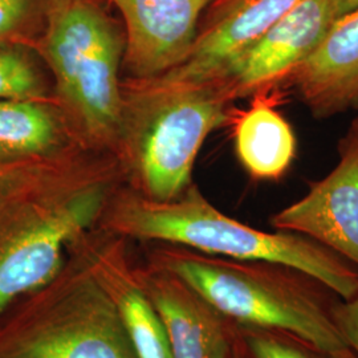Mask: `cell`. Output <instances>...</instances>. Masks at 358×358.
<instances>
[{
  "mask_svg": "<svg viewBox=\"0 0 358 358\" xmlns=\"http://www.w3.org/2000/svg\"><path fill=\"white\" fill-rule=\"evenodd\" d=\"M110 176L108 167L53 157L0 195V317L59 275L65 248L103 217Z\"/></svg>",
  "mask_w": 358,
  "mask_h": 358,
  "instance_id": "6da1fadb",
  "label": "cell"
},
{
  "mask_svg": "<svg viewBox=\"0 0 358 358\" xmlns=\"http://www.w3.org/2000/svg\"><path fill=\"white\" fill-rule=\"evenodd\" d=\"M103 229L141 241L182 245L206 255L267 262L299 271L349 300L358 294V271L341 256L292 232H266L227 217L190 185L178 198L155 201L122 192L110 198Z\"/></svg>",
  "mask_w": 358,
  "mask_h": 358,
  "instance_id": "7a4b0ae2",
  "label": "cell"
},
{
  "mask_svg": "<svg viewBox=\"0 0 358 358\" xmlns=\"http://www.w3.org/2000/svg\"><path fill=\"white\" fill-rule=\"evenodd\" d=\"M152 267L186 282L230 320L285 334L327 358H356L310 278L280 264L162 250ZM313 280V279H312Z\"/></svg>",
  "mask_w": 358,
  "mask_h": 358,
  "instance_id": "3957f363",
  "label": "cell"
},
{
  "mask_svg": "<svg viewBox=\"0 0 358 358\" xmlns=\"http://www.w3.org/2000/svg\"><path fill=\"white\" fill-rule=\"evenodd\" d=\"M217 83H177L161 77L122 84L117 143L142 194L155 201L178 198L192 185V167L213 130L234 109Z\"/></svg>",
  "mask_w": 358,
  "mask_h": 358,
  "instance_id": "277c9868",
  "label": "cell"
},
{
  "mask_svg": "<svg viewBox=\"0 0 358 358\" xmlns=\"http://www.w3.org/2000/svg\"><path fill=\"white\" fill-rule=\"evenodd\" d=\"M35 51L50 66L59 101L92 146L117 143L125 32L97 0H48Z\"/></svg>",
  "mask_w": 358,
  "mask_h": 358,
  "instance_id": "5b68a950",
  "label": "cell"
},
{
  "mask_svg": "<svg viewBox=\"0 0 358 358\" xmlns=\"http://www.w3.org/2000/svg\"><path fill=\"white\" fill-rule=\"evenodd\" d=\"M0 358H137L88 251L38 291Z\"/></svg>",
  "mask_w": 358,
  "mask_h": 358,
  "instance_id": "8992f818",
  "label": "cell"
},
{
  "mask_svg": "<svg viewBox=\"0 0 358 358\" xmlns=\"http://www.w3.org/2000/svg\"><path fill=\"white\" fill-rule=\"evenodd\" d=\"M336 19L334 0H303L251 44L219 83L232 101L285 92L289 77L319 47Z\"/></svg>",
  "mask_w": 358,
  "mask_h": 358,
  "instance_id": "52a82bcc",
  "label": "cell"
},
{
  "mask_svg": "<svg viewBox=\"0 0 358 358\" xmlns=\"http://www.w3.org/2000/svg\"><path fill=\"white\" fill-rule=\"evenodd\" d=\"M303 0H214L182 62L158 77L177 83L219 81L251 44Z\"/></svg>",
  "mask_w": 358,
  "mask_h": 358,
  "instance_id": "ba28073f",
  "label": "cell"
},
{
  "mask_svg": "<svg viewBox=\"0 0 358 358\" xmlns=\"http://www.w3.org/2000/svg\"><path fill=\"white\" fill-rule=\"evenodd\" d=\"M271 224L320 244L358 267V143L344 138L340 161L313 182L297 202L276 213Z\"/></svg>",
  "mask_w": 358,
  "mask_h": 358,
  "instance_id": "9c48e42d",
  "label": "cell"
},
{
  "mask_svg": "<svg viewBox=\"0 0 358 358\" xmlns=\"http://www.w3.org/2000/svg\"><path fill=\"white\" fill-rule=\"evenodd\" d=\"M122 17L124 63L133 78H149L178 65L192 47L214 0H108Z\"/></svg>",
  "mask_w": 358,
  "mask_h": 358,
  "instance_id": "30bf717a",
  "label": "cell"
},
{
  "mask_svg": "<svg viewBox=\"0 0 358 358\" xmlns=\"http://www.w3.org/2000/svg\"><path fill=\"white\" fill-rule=\"evenodd\" d=\"M136 276L165 325L173 358L230 356L224 317L186 282L153 267L136 271Z\"/></svg>",
  "mask_w": 358,
  "mask_h": 358,
  "instance_id": "8fae6325",
  "label": "cell"
},
{
  "mask_svg": "<svg viewBox=\"0 0 358 358\" xmlns=\"http://www.w3.org/2000/svg\"><path fill=\"white\" fill-rule=\"evenodd\" d=\"M289 90L316 118L358 109V10L334 20L319 47L289 77Z\"/></svg>",
  "mask_w": 358,
  "mask_h": 358,
  "instance_id": "7c38bea8",
  "label": "cell"
},
{
  "mask_svg": "<svg viewBox=\"0 0 358 358\" xmlns=\"http://www.w3.org/2000/svg\"><path fill=\"white\" fill-rule=\"evenodd\" d=\"M92 266L110 294L137 358H173L165 325L129 267L118 244L88 251Z\"/></svg>",
  "mask_w": 358,
  "mask_h": 358,
  "instance_id": "4fadbf2b",
  "label": "cell"
},
{
  "mask_svg": "<svg viewBox=\"0 0 358 358\" xmlns=\"http://www.w3.org/2000/svg\"><path fill=\"white\" fill-rule=\"evenodd\" d=\"M284 93L273 90L255 94L248 109L231 118L238 158L254 178H280L296 157L294 130L278 110Z\"/></svg>",
  "mask_w": 358,
  "mask_h": 358,
  "instance_id": "5bb4252c",
  "label": "cell"
},
{
  "mask_svg": "<svg viewBox=\"0 0 358 358\" xmlns=\"http://www.w3.org/2000/svg\"><path fill=\"white\" fill-rule=\"evenodd\" d=\"M62 124L50 103L36 100H0V157L40 161L55 157L62 142Z\"/></svg>",
  "mask_w": 358,
  "mask_h": 358,
  "instance_id": "9a60e30c",
  "label": "cell"
},
{
  "mask_svg": "<svg viewBox=\"0 0 358 358\" xmlns=\"http://www.w3.org/2000/svg\"><path fill=\"white\" fill-rule=\"evenodd\" d=\"M31 48L0 45V100L48 101V88Z\"/></svg>",
  "mask_w": 358,
  "mask_h": 358,
  "instance_id": "2e32d148",
  "label": "cell"
},
{
  "mask_svg": "<svg viewBox=\"0 0 358 358\" xmlns=\"http://www.w3.org/2000/svg\"><path fill=\"white\" fill-rule=\"evenodd\" d=\"M48 0H0V45L35 50L44 29Z\"/></svg>",
  "mask_w": 358,
  "mask_h": 358,
  "instance_id": "e0dca14e",
  "label": "cell"
},
{
  "mask_svg": "<svg viewBox=\"0 0 358 358\" xmlns=\"http://www.w3.org/2000/svg\"><path fill=\"white\" fill-rule=\"evenodd\" d=\"M241 334L254 358H315L307 349L296 345L294 338H284L280 333L243 327Z\"/></svg>",
  "mask_w": 358,
  "mask_h": 358,
  "instance_id": "ac0fdd59",
  "label": "cell"
},
{
  "mask_svg": "<svg viewBox=\"0 0 358 358\" xmlns=\"http://www.w3.org/2000/svg\"><path fill=\"white\" fill-rule=\"evenodd\" d=\"M332 315L350 350L358 358V294L349 300H338L332 306Z\"/></svg>",
  "mask_w": 358,
  "mask_h": 358,
  "instance_id": "d6986e66",
  "label": "cell"
},
{
  "mask_svg": "<svg viewBox=\"0 0 358 358\" xmlns=\"http://www.w3.org/2000/svg\"><path fill=\"white\" fill-rule=\"evenodd\" d=\"M47 159L11 161L0 157V195L11 190L15 185L22 182L28 174H31L40 164H43Z\"/></svg>",
  "mask_w": 358,
  "mask_h": 358,
  "instance_id": "ffe728a7",
  "label": "cell"
},
{
  "mask_svg": "<svg viewBox=\"0 0 358 358\" xmlns=\"http://www.w3.org/2000/svg\"><path fill=\"white\" fill-rule=\"evenodd\" d=\"M334 8L337 19L346 13H353L358 10V0H334Z\"/></svg>",
  "mask_w": 358,
  "mask_h": 358,
  "instance_id": "44dd1931",
  "label": "cell"
},
{
  "mask_svg": "<svg viewBox=\"0 0 358 358\" xmlns=\"http://www.w3.org/2000/svg\"><path fill=\"white\" fill-rule=\"evenodd\" d=\"M345 137L358 143V118L355 120L352 128L349 129V131H348V134H346Z\"/></svg>",
  "mask_w": 358,
  "mask_h": 358,
  "instance_id": "7402d4cb",
  "label": "cell"
},
{
  "mask_svg": "<svg viewBox=\"0 0 358 358\" xmlns=\"http://www.w3.org/2000/svg\"><path fill=\"white\" fill-rule=\"evenodd\" d=\"M227 358H244L241 353H239V350H234V353L229 356Z\"/></svg>",
  "mask_w": 358,
  "mask_h": 358,
  "instance_id": "603a6c76",
  "label": "cell"
}]
</instances>
